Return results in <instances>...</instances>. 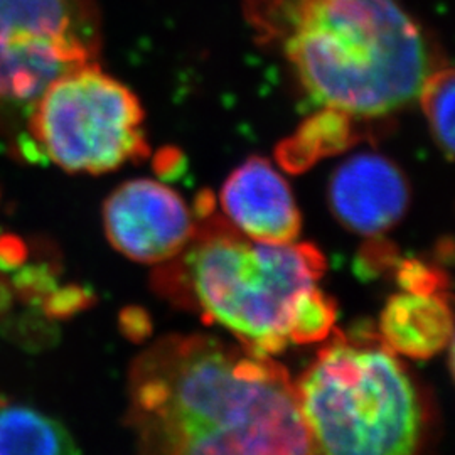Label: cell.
<instances>
[{
  "mask_svg": "<svg viewBox=\"0 0 455 455\" xmlns=\"http://www.w3.org/2000/svg\"><path fill=\"white\" fill-rule=\"evenodd\" d=\"M349 133V116L324 110L317 118L306 124L304 131L299 132L295 137V156L300 157L297 161H304L324 154L325 148L336 152L338 146L346 144V137Z\"/></svg>",
  "mask_w": 455,
  "mask_h": 455,
  "instance_id": "5bb4252c",
  "label": "cell"
},
{
  "mask_svg": "<svg viewBox=\"0 0 455 455\" xmlns=\"http://www.w3.org/2000/svg\"><path fill=\"white\" fill-rule=\"evenodd\" d=\"M92 304V295L82 287L68 285L65 289H54L43 300V309L51 319H66L83 307Z\"/></svg>",
  "mask_w": 455,
  "mask_h": 455,
  "instance_id": "2e32d148",
  "label": "cell"
},
{
  "mask_svg": "<svg viewBox=\"0 0 455 455\" xmlns=\"http://www.w3.org/2000/svg\"><path fill=\"white\" fill-rule=\"evenodd\" d=\"M419 98L430 131L451 161L454 156V73L451 69H434Z\"/></svg>",
  "mask_w": 455,
  "mask_h": 455,
  "instance_id": "4fadbf2b",
  "label": "cell"
},
{
  "mask_svg": "<svg viewBox=\"0 0 455 455\" xmlns=\"http://www.w3.org/2000/svg\"><path fill=\"white\" fill-rule=\"evenodd\" d=\"M105 233L115 250L140 263H169L195 236L197 223L174 189L152 180H133L108 196Z\"/></svg>",
  "mask_w": 455,
  "mask_h": 455,
  "instance_id": "8992f818",
  "label": "cell"
},
{
  "mask_svg": "<svg viewBox=\"0 0 455 455\" xmlns=\"http://www.w3.org/2000/svg\"><path fill=\"white\" fill-rule=\"evenodd\" d=\"M248 12L282 46L309 97L349 118L400 110L435 69L398 0H250Z\"/></svg>",
  "mask_w": 455,
  "mask_h": 455,
  "instance_id": "7a4b0ae2",
  "label": "cell"
},
{
  "mask_svg": "<svg viewBox=\"0 0 455 455\" xmlns=\"http://www.w3.org/2000/svg\"><path fill=\"white\" fill-rule=\"evenodd\" d=\"M129 391L148 454H312L291 376L244 346L167 336L133 361Z\"/></svg>",
  "mask_w": 455,
  "mask_h": 455,
  "instance_id": "6da1fadb",
  "label": "cell"
},
{
  "mask_svg": "<svg viewBox=\"0 0 455 455\" xmlns=\"http://www.w3.org/2000/svg\"><path fill=\"white\" fill-rule=\"evenodd\" d=\"M329 203L342 225L364 236L395 227L407 212L410 189L403 172L390 159L363 152L334 171Z\"/></svg>",
  "mask_w": 455,
  "mask_h": 455,
  "instance_id": "52a82bcc",
  "label": "cell"
},
{
  "mask_svg": "<svg viewBox=\"0 0 455 455\" xmlns=\"http://www.w3.org/2000/svg\"><path fill=\"white\" fill-rule=\"evenodd\" d=\"M12 29L68 39L97 52L92 0H0V33Z\"/></svg>",
  "mask_w": 455,
  "mask_h": 455,
  "instance_id": "8fae6325",
  "label": "cell"
},
{
  "mask_svg": "<svg viewBox=\"0 0 455 455\" xmlns=\"http://www.w3.org/2000/svg\"><path fill=\"white\" fill-rule=\"evenodd\" d=\"M295 393L312 452L411 454L422 439L417 388L379 334L338 332L300 376Z\"/></svg>",
  "mask_w": 455,
  "mask_h": 455,
  "instance_id": "277c9868",
  "label": "cell"
},
{
  "mask_svg": "<svg viewBox=\"0 0 455 455\" xmlns=\"http://www.w3.org/2000/svg\"><path fill=\"white\" fill-rule=\"evenodd\" d=\"M159 275V289L196 307L242 346L272 356L289 344L323 341L336 321L319 289L323 253L309 243H267L212 218Z\"/></svg>",
  "mask_w": 455,
  "mask_h": 455,
  "instance_id": "3957f363",
  "label": "cell"
},
{
  "mask_svg": "<svg viewBox=\"0 0 455 455\" xmlns=\"http://www.w3.org/2000/svg\"><path fill=\"white\" fill-rule=\"evenodd\" d=\"M12 300V285L0 275V315L9 309Z\"/></svg>",
  "mask_w": 455,
  "mask_h": 455,
  "instance_id": "ac0fdd59",
  "label": "cell"
},
{
  "mask_svg": "<svg viewBox=\"0 0 455 455\" xmlns=\"http://www.w3.org/2000/svg\"><path fill=\"white\" fill-rule=\"evenodd\" d=\"M452 312L442 291L393 295L379 321V338L395 353L413 359L439 355L452 342Z\"/></svg>",
  "mask_w": 455,
  "mask_h": 455,
  "instance_id": "30bf717a",
  "label": "cell"
},
{
  "mask_svg": "<svg viewBox=\"0 0 455 455\" xmlns=\"http://www.w3.org/2000/svg\"><path fill=\"white\" fill-rule=\"evenodd\" d=\"M76 443L58 420L16 405L0 395V454H76Z\"/></svg>",
  "mask_w": 455,
  "mask_h": 455,
  "instance_id": "7c38bea8",
  "label": "cell"
},
{
  "mask_svg": "<svg viewBox=\"0 0 455 455\" xmlns=\"http://www.w3.org/2000/svg\"><path fill=\"white\" fill-rule=\"evenodd\" d=\"M221 208L231 227L259 242L292 243L302 228L287 180L261 157L248 159L228 178Z\"/></svg>",
  "mask_w": 455,
  "mask_h": 455,
  "instance_id": "ba28073f",
  "label": "cell"
},
{
  "mask_svg": "<svg viewBox=\"0 0 455 455\" xmlns=\"http://www.w3.org/2000/svg\"><path fill=\"white\" fill-rule=\"evenodd\" d=\"M97 52L26 29L0 33V103H33L66 73L92 65Z\"/></svg>",
  "mask_w": 455,
  "mask_h": 455,
  "instance_id": "9c48e42d",
  "label": "cell"
},
{
  "mask_svg": "<svg viewBox=\"0 0 455 455\" xmlns=\"http://www.w3.org/2000/svg\"><path fill=\"white\" fill-rule=\"evenodd\" d=\"M28 259L26 243L14 235L0 236V268L2 270H16L24 265Z\"/></svg>",
  "mask_w": 455,
  "mask_h": 455,
  "instance_id": "e0dca14e",
  "label": "cell"
},
{
  "mask_svg": "<svg viewBox=\"0 0 455 455\" xmlns=\"http://www.w3.org/2000/svg\"><path fill=\"white\" fill-rule=\"evenodd\" d=\"M17 295L29 304H43L49 293L56 289V280L49 267H20L12 282Z\"/></svg>",
  "mask_w": 455,
  "mask_h": 455,
  "instance_id": "9a60e30c",
  "label": "cell"
},
{
  "mask_svg": "<svg viewBox=\"0 0 455 455\" xmlns=\"http://www.w3.org/2000/svg\"><path fill=\"white\" fill-rule=\"evenodd\" d=\"M144 112L127 86L82 66L51 83L29 118L37 154L68 172L103 174L146 157Z\"/></svg>",
  "mask_w": 455,
  "mask_h": 455,
  "instance_id": "5b68a950",
  "label": "cell"
}]
</instances>
